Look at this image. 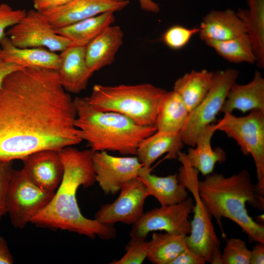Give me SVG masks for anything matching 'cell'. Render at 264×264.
<instances>
[{"label":"cell","instance_id":"7402d4cb","mask_svg":"<svg viewBox=\"0 0 264 264\" xmlns=\"http://www.w3.org/2000/svg\"><path fill=\"white\" fill-rule=\"evenodd\" d=\"M184 145L179 133L156 131L140 143L136 156L144 167L150 169L164 154H167L166 159H177Z\"/></svg>","mask_w":264,"mask_h":264},{"label":"cell","instance_id":"ac0fdd59","mask_svg":"<svg viewBox=\"0 0 264 264\" xmlns=\"http://www.w3.org/2000/svg\"><path fill=\"white\" fill-rule=\"evenodd\" d=\"M0 58L3 61L24 67L57 70L60 55L43 47L20 48L14 45L5 36L0 44Z\"/></svg>","mask_w":264,"mask_h":264},{"label":"cell","instance_id":"7a4b0ae2","mask_svg":"<svg viewBox=\"0 0 264 264\" xmlns=\"http://www.w3.org/2000/svg\"><path fill=\"white\" fill-rule=\"evenodd\" d=\"M64 166L62 181L47 205L37 214L30 222L37 226L60 229L94 239L98 236L109 240L116 237L114 225L100 223L85 218L76 199L80 186L88 188L96 182L90 149L80 150L73 146L59 150Z\"/></svg>","mask_w":264,"mask_h":264},{"label":"cell","instance_id":"e0dca14e","mask_svg":"<svg viewBox=\"0 0 264 264\" xmlns=\"http://www.w3.org/2000/svg\"><path fill=\"white\" fill-rule=\"evenodd\" d=\"M258 109L264 111V78L256 70L252 80L240 85L235 83L229 89L220 112H242Z\"/></svg>","mask_w":264,"mask_h":264},{"label":"cell","instance_id":"ffe728a7","mask_svg":"<svg viewBox=\"0 0 264 264\" xmlns=\"http://www.w3.org/2000/svg\"><path fill=\"white\" fill-rule=\"evenodd\" d=\"M123 36L119 26L111 25L86 46L87 64L93 73L113 63Z\"/></svg>","mask_w":264,"mask_h":264},{"label":"cell","instance_id":"3957f363","mask_svg":"<svg viewBox=\"0 0 264 264\" xmlns=\"http://www.w3.org/2000/svg\"><path fill=\"white\" fill-rule=\"evenodd\" d=\"M198 191L221 229V219H229L239 225L251 240L264 244V226L253 220L246 208L248 203L254 208L263 210L264 198L257 192L247 170L227 177L212 173L203 180H199Z\"/></svg>","mask_w":264,"mask_h":264},{"label":"cell","instance_id":"8992f818","mask_svg":"<svg viewBox=\"0 0 264 264\" xmlns=\"http://www.w3.org/2000/svg\"><path fill=\"white\" fill-rule=\"evenodd\" d=\"M181 163L177 177L192 195L194 213L191 231L186 237L188 247L202 256L206 262L221 264L220 241L212 221V215L200 198L198 191L199 172L188 161L186 154L180 151L177 159Z\"/></svg>","mask_w":264,"mask_h":264},{"label":"cell","instance_id":"d6986e66","mask_svg":"<svg viewBox=\"0 0 264 264\" xmlns=\"http://www.w3.org/2000/svg\"><path fill=\"white\" fill-rule=\"evenodd\" d=\"M199 28V38L204 42L227 40L245 33L244 25L237 13L229 8L209 12L203 17Z\"/></svg>","mask_w":264,"mask_h":264},{"label":"cell","instance_id":"d6a6232c","mask_svg":"<svg viewBox=\"0 0 264 264\" xmlns=\"http://www.w3.org/2000/svg\"><path fill=\"white\" fill-rule=\"evenodd\" d=\"M25 9H15L8 4H0V44L6 36L5 31L18 23L26 14Z\"/></svg>","mask_w":264,"mask_h":264},{"label":"cell","instance_id":"d4e9b609","mask_svg":"<svg viewBox=\"0 0 264 264\" xmlns=\"http://www.w3.org/2000/svg\"><path fill=\"white\" fill-rule=\"evenodd\" d=\"M248 9H239L237 15L252 44L258 67H264V0H247Z\"/></svg>","mask_w":264,"mask_h":264},{"label":"cell","instance_id":"f35d334b","mask_svg":"<svg viewBox=\"0 0 264 264\" xmlns=\"http://www.w3.org/2000/svg\"><path fill=\"white\" fill-rule=\"evenodd\" d=\"M264 264V244L258 242L250 250L249 264Z\"/></svg>","mask_w":264,"mask_h":264},{"label":"cell","instance_id":"44dd1931","mask_svg":"<svg viewBox=\"0 0 264 264\" xmlns=\"http://www.w3.org/2000/svg\"><path fill=\"white\" fill-rule=\"evenodd\" d=\"M216 131V124L205 127L197 135L196 147L189 148L185 153L190 165L204 176L212 173L216 164L224 162L226 158V153L221 148L213 149L211 146L212 138Z\"/></svg>","mask_w":264,"mask_h":264},{"label":"cell","instance_id":"30bf717a","mask_svg":"<svg viewBox=\"0 0 264 264\" xmlns=\"http://www.w3.org/2000/svg\"><path fill=\"white\" fill-rule=\"evenodd\" d=\"M7 34L11 43L20 48L43 47L55 52L71 45L67 38L56 32L42 13L34 9L27 11Z\"/></svg>","mask_w":264,"mask_h":264},{"label":"cell","instance_id":"4316f807","mask_svg":"<svg viewBox=\"0 0 264 264\" xmlns=\"http://www.w3.org/2000/svg\"><path fill=\"white\" fill-rule=\"evenodd\" d=\"M113 12H106L55 29L67 38L71 45L86 46L115 21Z\"/></svg>","mask_w":264,"mask_h":264},{"label":"cell","instance_id":"5b68a950","mask_svg":"<svg viewBox=\"0 0 264 264\" xmlns=\"http://www.w3.org/2000/svg\"><path fill=\"white\" fill-rule=\"evenodd\" d=\"M165 91L149 83L96 84L90 94L85 97L90 106L97 111L118 113L140 126H154L159 101Z\"/></svg>","mask_w":264,"mask_h":264},{"label":"cell","instance_id":"d590c367","mask_svg":"<svg viewBox=\"0 0 264 264\" xmlns=\"http://www.w3.org/2000/svg\"><path fill=\"white\" fill-rule=\"evenodd\" d=\"M71 0H33L34 9L43 13L61 6Z\"/></svg>","mask_w":264,"mask_h":264},{"label":"cell","instance_id":"836d02e7","mask_svg":"<svg viewBox=\"0 0 264 264\" xmlns=\"http://www.w3.org/2000/svg\"><path fill=\"white\" fill-rule=\"evenodd\" d=\"M13 161L0 160V220L6 212V196L13 170Z\"/></svg>","mask_w":264,"mask_h":264},{"label":"cell","instance_id":"cb8c5ba5","mask_svg":"<svg viewBox=\"0 0 264 264\" xmlns=\"http://www.w3.org/2000/svg\"><path fill=\"white\" fill-rule=\"evenodd\" d=\"M189 112L179 95L172 90L165 92L159 101L154 126L156 131L179 133Z\"/></svg>","mask_w":264,"mask_h":264},{"label":"cell","instance_id":"9c48e42d","mask_svg":"<svg viewBox=\"0 0 264 264\" xmlns=\"http://www.w3.org/2000/svg\"><path fill=\"white\" fill-rule=\"evenodd\" d=\"M55 192L44 191L36 185L23 170L13 169L6 196V212L12 225L24 228L50 202Z\"/></svg>","mask_w":264,"mask_h":264},{"label":"cell","instance_id":"8fae6325","mask_svg":"<svg viewBox=\"0 0 264 264\" xmlns=\"http://www.w3.org/2000/svg\"><path fill=\"white\" fill-rule=\"evenodd\" d=\"M194 205L193 198L188 197L180 203L161 206L144 213L132 225L131 238L145 240L150 232L156 231L188 235L191 231L189 216Z\"/></svg>","mask_w":264,"mask_h":264},{"label":"cell","instance_id":"1f68e13d","mask_svg":"<svg viewBox=\"0 0 264 264\" xmlns=\"http://www.w3.org/2000/svg\"><path fill=\"white\" fill-rule=\"evenodd\" d=\"M148 242L145 240L131 238L126 246V253L112 264H141L147 258Z\"/></svg>","mask_w":264,"mask_h":264},{"label":"cell","instance_id":"484cf974","mask_svg":"<svg viewBox=\"0 0 264 264\" xmlns=\"http://www.w3.org/2000/svg\"><path fill=\"white\" fill-rule=\"evenodd\" d=\"M214 72L206 69L186 73L175 82L173 90L181 98L188 111L194 110L208 92Z\"/></svg>","mask_w":264,"mask_h":264},{"label":"cell","instance_id":"74e56055","mask_svg":"<svg viewBox=\"0 0 264 264\" xmlns=\"http://www.w3.org/2000/svg\"><path fill=\"white\" fill-rule=\"evenodd\" d=\"M14 261L6 241L0 236V264H12Z\"/></svg>","mask_w":264,"mask_h":264},{"label":"cell","instance_id":"4dcf8cb0","mask_svg":"<svg viewBox=\"0 0 264 264\" xmlns=\"http://www.w3.org/2000/svg\"><path fill=\"white\" fill-rule=\"evenodd\" d=\"M199 27L189 28L180 25H175L168 28L163 34L164 43L173 49L184 47L195 34H198Z\"/></svg>","mask_w":264,"mask_h":264},{"label":"cell","instance_id":"277c9868","mask_svg":"<svg viewBox=\"0 0 264 264\" xmlns=\"http://www.w3.org/2000/svg\"><path fill=\"white\" fill-rule=\"evenodd\" d=\"M73 103L75 126L82 140L94 152L112 151L136 155L142 141L156 131L154 126H140L118 113L97 111L86 97H76Z\"/></svg>","mask_w":264,"mask_h":264},{"label":"cell","instance_id":"603a6c76","mask_svg":"<svg viewBox=\"0 0 264 264\" xmlns=\"http://www.w3.org/2000/svg\"><path fill=\"white\" fill-rule=\"evenodd\" d=\"M138 177L146 186L149 195L154 197L161 206L177 204L188 198V191L179 181L177 173L159 176L151 174V168L143 166Z\"/></svg>","mask_w":264,"mask_h":264},{"label":"cell","instance_id":"f1b7e54d","mask_svg":"<svg viewBox=\"0 0 264 264\" xmlns=\"http://www.w3.org/2000/svg\"><path fill=\"white\" fill-rule=\"evenodd\" d=\"M205 43L228 62L233 63H256L252 44L246 33L227 40H209Z\"/></svg>","mask_w":264,"mask_h":264},{"label":"cell","instance_id":"ba28073f","mask_svg":"<svg viewBox=\"0 0 264 264\" xmlns=\"http://www.w3.org/2000/svg\"><path fill=\"white\" fill-rule=\"evenodd\" d=\"M239 74L234 68L214 72L211 87L200 103L189 113L186 122L179 133L183 143L193 147L199 132L212 124L220 112L228 92L236 83Z\"/></svg>","mask_w":264,"mask_h":264},{"label":"cell","instance_id":"8d00e7d4","mask_svg":"<svg viewBox=\"0 0 264 264\" xmlns=\"http://www.w3.org/2000/svg\"><path fill=\"white\" fill-rule=\"evenodd\" d=\"M24 67L3 61L0 58V88L5 79L11 73Z\"/></svg>","mask_w":264,"mask_h":264},{"label":"cell","instance_id":"9a60e30c","mask_svg":"<svg viewBox=\"0 0 264 264\" xmlns=\"http://www.w3.org/2000/svg\"><path fill=\"white\" fill-rule=\"evenodd\" d=\"M22 161V169L32 181L45 191L55 192L64 174L59 150L39 151L26 156Z\"/></svg>","mask_w":264,"mask_h":264},{"label":"cell","instance_id":"52a82bcc","mask_svg":"<svg viewBox=\"0 0 264 264\" xmlns=\"http://www.w3.org/2000/svg\"><path fill=\"white\" fill-rule=\"evenodd\" d=\"M216 124L217 131L236 141L243 155H251L256 170L258 194L264 196V111L255 109L244 116L224 113Z\"/></svg>","mask_w":264,"mask_h":264},{"label":"cell","instance_id":"6da1fadb","mask_svg":"<svg viewBox=\"0 0 264 264\" xmlns=\"http://www.w3.org/2000/svg\"><path fill=\"white\" fill-rule=\"evenodd\" d=\"M76 117L73 100L56 70L24 67L12 72L0 88V160L79 144Z\"/></svg>","mask_w":264,"mask_h":264},{"label":"cell","instance_id":"4fadbf2b","mask_svg":"<svg viewBox=\"0 0 264 264\" xmlns=\"http://www.w3.org/2000/svg\"><path fill=\"white\" fill-rule=\"evenodd\" d=\"M96 181L106 195H114L126 182L138 177L143 166L136 155L115 156L107 151L94 152Z\"/></svg>","mask_w":264,"mask_h":264},{"label":"cell","instance_id":"5bb4252c","mask_svg":"<svg viewBox=\"0 0 264 264\" xmlns=\"http://www.w3.org/2000/svg\"><path fill=\"white\" fill-rule=\"evenodd\" d=\"M129 3L128 0H71L42 13L56 29L106 12L121 10Z\"/></svg>","mask_w":264,"mask_h":264},{"label":"cell","instance_id":"f546056e","mask_svg":"<svg viewBox=\"0 0 264 264\" xmlns=\"http://www.w3.org/2000/svg\"><path fill=\"white\" fill-rule=\"evenodd\" d=\"M250 250L240 238L229 239L221 254V264H249Z\"/></svg>","mask_w":264,"mask_h":264},{"label":"cell","instance_id":"2e32d148","mask_svg":"<svg viewBox=\"0 0 264 264\" xmlns=\"http://www.w3.org/2000/svg\"><path fill=\"white\" fill-rule=\"evenodd\" d=\"M61 52L56 70L60 82L67 92L79 93L93 74L87 64L86 46L70 45Z\"/></svg>","mask_w":264,"mask_h":264},{"label":"cell","instance_id":"83f0119b","mask_svg":"<svg viewBox=\"0 0 264 264\" xmlns=\"http://www.w3.org/2000/svg\"><path fill=\"white\" fill-rule=\"evenodd\" d=\"M187 235L154 233L148 242L147 259L154 264H171L187 247Z\"/></svg>","mask_w":264,"mask_h":264},{"label":"cell","instance_id":"7c38bea8","mask_svg":"<svg viewBox=\"0 0 264 264\" xmlns=\"http://www.w3.org/2000/svg\"><path fill=\"white\" fill-rule=\"evenodd\" d=\"M118 198L113 202L102 205L95 215L100 223L114 225L117 222L133 225L144 214L148 190L138 177L121 187Z\"/></svg>","mask_w":264,"mask_h":264},{"label":"cell","instance_id":"ab89813d","mask_svg":"<svg viewBox=\"0 0 264 264\" xmlns=\"http://www.w3.org/2000/svg\"><path fill=\"white\" fill-rule=\"evenodd\" d=\"M140 6L144 10L156 13L160 10L159 5L154 0H138Z\"/></svg>","mask_w":264,"mask_h":264},{"label":"cell","instance_id":"e575fe53","mask_svg":"<svg viewBox=\"0 0 264 264\" xmlns=\"http://www.w3.org/2000/svg\"><path fill=\"white\" fill-rule=\"evenodd\" d=\"M206 263L205 260L202 256L187 246L186 248L172 262L171 264H204Z\"/></svg>","mask_w":264,"mask_h":264}]
</instances>
